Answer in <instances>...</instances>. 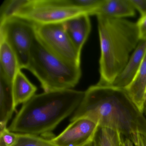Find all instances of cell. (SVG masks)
I'll return each mask as SVG.
<instances>
[{
  "label": "cell",
  "mask_w": 146,
  "mask_h": 146,
  "mask_svg": "<svg viewBox=\"0 0 146 146\" xmlns=\"http://www.w3.org/2000/svg\"><path fill=\"white\" fill-rule=\"evenodd\" d=\"M124 89L138 110L143 113L146 100V52L133 80Z\"/></svg>",
  "instance_id": "11"
},
{
  "label": "cell",
  "mask_w": 146,
  "mask_h": 146,
  "mask_svg": "<svg viewBox=\"0 0 146 146\" xmlns=\"http://www.w3.org/2000/svg\"><path fill=\"white\" fill-rule=\"evenodd\" d=\"M0 131H2L7 128L16 106L13 91V82L0 74Z\"/></svg>",
  "instance_id": "12"
},
{
  "label": "cell",
  "mask_w": 146,
  "mask_h": 146,
  "mask_svg": "<svg viewBox=\"0 0 146 146\" xmlns=\"http://www.w3.org/2000/svg\"><path fill=\"white\" fill-rule=\"evenodd\" d=\"M84 95V91L72 89L35 95L23 104L8 129L18 134H49L75 112Z\"/></svg>",
  "instance_id": "2"
},
{
  "label": "cell",
  "mask_w": 146,
  "mask_h": 146,
  "mask_svg": "<svg viewBox=\"0 0 146 146\" xmlns=\"http://www.w3.org/2000/svg\"><path fill=\"white\" fill-rule=\"evenodd\" d=\"M119 146H125V144L124 141L123 139V137L121 138V141L119 143Z\"/></svg>",
  "instance_id": "24"
},
{
  "label": "cell",
  "mask_w": 146,
  "mask_h": 146,
  "mask_svg": "<svg viewBox=\"0 0 146 146\" xmlns=\"http://www.w3.org/2000/svg\"><path fill=\"white\" fill-rule=\"evenodd\" d=\"M140 40L146 39V16L141 17L137 23Z\"/></svg>",
  "instance_id": "20"
},
{
  "label": "cell",
  "mask_w": 146,
  "mask_h": 146,
  "mask_svg": "<svg viewBox=\"0 0 146 146\" xmlns=\"http://www.w3.org/2000/svg\"><path fill=\"white\" fill-rule=\"evenodd\" d=\"M13 146H56L51 141V140H47L38 135L18 134L17 139Z\"/></svg>",
  "instance_id": "17"
},
{
  "label": "cell",
  "mask_w": 146,
  "mask_h": 146,
  "mask_svg": "<svg viewBox=\"0 0 146 146\" xmlns=\"http://www.w3.org/2000/svg\"><path fill=\"white\" fill-rule=\"evenodd\" d=\"M82 117L117 131L132 143L138 133L146 137V118L124 88L98 84L90 87L70 122Z\"/></svg>",
  "instance_id": "1"
},
{
  "label": "cell",
  "mask_w": 146,
  "mask_h": 146,
  "mask_svg": "<svg viewBox=\"0 0 146 146\" xmlns=\"http://www.w3.org/2000/svg\"><path fill=\"white\" fill-rule=\"evenodd\" d=\"M135 10L130 0H103L93 15L123 19L134 17L135 15Z\"/></svg>",
  "instance_id": "13"
},
{
  "label": "cell",
  "mask_w": 146,
  "mask_h": 146,
  "mask_svg": "<svg viewBox=\"0 0 146 146\" xmlns=\"http://www.w3.org/2000/svg\"><path fill=\"white\" fill-rule=\"evenodd\" d=\"M19 70L18 61L14 51L4 39L0 38V74L13 82Z\"/></svg>",
  "instance_id": "14"
},
{
  "label": "cell",
  "mask_w": 146,
  "mask_h": 146,
  "mask_svg": "<svg viewBox=\"0 0 146 146\" xmlns=\"http://www.w3.org/2000/svg\"><path fill=\"white\" fill-rule=\"evenodd\" d=\"M101 55L98 84L111 85L124 69L140 42L137 23L98 16Z\"/></svg>",
  "instance_id": "3"
},
{
  "label": "cell",
  "mask_w": 146,
  "mask_h": 146,
  "mask_svg": "<svg viewBox=\"0 0 146 146\" xmlns=\"http://www.w3.org/2000/svg\"><path fill=\"white\" fill-rule=\"evenodd\" d=\"M36 36V24L25 19L12 17L0 23V38L15 52L20 70L27 69Z\"/></svg>",
  "instance_id": "6"
},
{
  "label": "cell",
  "mask_w": 146,
  "mask_h": 146,
  "mask_svg": "<svg viewBox=\"0 0 146 146\" xmlns=\"http://www.w3.org/2000/svg\"><path fill=\"white\" fill-rule=\"evenodd\" d=\"M135 10L141 14V17L146 16V0H130Z\"/></svg>",
  "instance_id": "19"
},
{
  "label": "cell",
  "mask_w": 146,
  "mask_h": 146,
  "mask_svg": "<svg viewBox=\"0 0 146 146\" xmlns=\"http://www.w3.org/2000/svg\"><path fill=\"white\" fill-rule=\"evenodd\" d=\"M122 137L117 131L99 127L94 139L96 146H119Z\"/></svg>",
  "instance_id": "16"
},
{
  "label": "cell",
  "mask_w": 146,
  "mask_h": 146,
  "mask_svg": "<svg viewBox=\"0 0 146 146\" xmlns=\"http://www.w3.org/2000/svg\"><path fill=\"white\" fill-rule=\"evenodd\" d=\"M146 52V39L140 41L123 71L109 86L124 89L133 80Z\"/></svg>",
  "instance_id": "10"
},
{
  "label": "cell",
  "mask_w": 146,
  "mask_h": 146,
  "mask_svg": "<svg viewBox=\"0 0 146 146\" xmlns=\"http://www.w3.org/2000/svg\"><path fill=\"white\" fill-rule=\"evenodd\" d=\"M135 146H146V138L142 136H139L134 143Z\"/></svg>",
  "instance_id": "21"
},
{
  "label": "cell",
  "mask_w": 146,
  "mask_h": 146,
  "mask_svg": "<svg viewBox=\"0 0 146 146\" xmlns=\"http://www.w3.org/2000/svg\"><path fill=\"white\" fill-rule=\"evenodd\" d=\"M125 144V146H133V143L129 139L125 138V140L124 141Z\"/></svg>",
  "instance_id": "22"
},
{
  "label": "cell",
  "mask_w": 146,
  "mask_h": 146,
  "mask_svg": "<svg viewBox=\"0 0 146 146\" xmlns=\"http://www.w3.org/2000/svg\"><path fill=\"white\" fill-rule=\"evenodd\" d=\"M37 88L32 84L21 71H18L13 82V91L16 107L25 103L35 95Z\"/></svg>",
  "instance_id": "15"
},
{
  "label": "cell",
  "mask_w": 146,
  "mask_h": 146,
  "mask_svg": "<svg viewBox=\"0 0 146 146\" xmlns=\"http://www.w3.org/2000/svg\"><path fill=\"white\" fill-rule=\"evenodd\" d=\"M27 69L37 78L45 92L70 89L78 84L82 76L80 66L54 55L41 42L36 34Z\"/></svg>",
  "instance_id": "4"
},
{
  "label": "cell",
  "mask_w": 146,
  "mask_h": 146,
  "mask_svg": "<svg viewBox=\"0 0 146 146\" xmlns=\"http://www.w3.org/2000/svg\"><path fill=\"white\" fill-rule=\"evenodd\" d=\"M96 146V143L95 139H94V140L91 141L90 142L87 143V144H86V145H84V146Z\"/></svg>",
  "instance_id": "23"
},
{
  "label": "cell",
  "mask_w": 146,
  "mask_h": 146,
  "mask_svg": "<svg viewBox=\"0 0 146 146\" xmlns=\"http://www.w3.org/2000/svg\"><path fill=\"white\" fill-rule=\"evenodd\" d=\"M143 113H146V101H145V104H144V110H143Z\"/></svg>",
  "instance_id": "25"
},
{
  "label": "cell",
  "mask_w": 146,
  "mask_h": 146,
  "mask_svg": "<svg viewBox=\"0 0 146 146\" xmlns=\"http://www.w3.org/2000/svg\"><path fill=\"white\" fill-rule=\"evenodd\" d=\"M63 24L72 41L81 52L91 31L89 15L81 14L66 20Z\"/></svg>",
  "instance_id": "9"
},
{
  "label": "cell",
  "mask_w": 146,
  "mask_h": 146,
  "mask_svg": "<svg viewBox=\"0 0 146 146\" xmlns=\"http://www.w3.org/2000/svg\"><path fill=\"white\" fill-rule=\"evenodd\" d=\"M17 137V133L10 131L7 128L0 131V146H14Z\"/></svg>",
  "instance_id": "18"
},
{
  "label": "cell",
  "mask_w": 146,
  "mask_h": 146,
  "mask_svg": "<svg viewBox=\"0 0 146 146\" xmlns=\"http://www.w3.org/2000/svg\"><path fill=\"white\" fill-rule=\"evenodd\" d=\"M36 34L41 42L54 55L66 62L80 66L81 52L72 41L63 23L36 24Z\"/></svg>",
  "instance_id": "7"
},
{
  "label": "cell",
  "mask_w": 146,
  "mask_h": 146,
  "mask_svg": "<svg viewBox=\"0 0 146 146\" xmlns=\"http://www.w3.org/2000/svg\"><path fill=\"white\" fill-rule=\"evenodd\" d=\"M98 128V125L92 120L80 118L51 141L56 146H83L94 139Z\"/></svg>",
  "instance_id": "8"
},
{
  "label": "cell",
  "mask_w": 146,
  "mask_h": 146,
  "mask_svg": "<svg viewBox=\"0 0 146 146\" xmlns=\"http://www.w3.org/2000/svg\"><path fill=\"white\" fill-rule=\"evenodd\" d=\"M82 14L87 13L77 7L75 0H27L15 17L47 25L63 23Z\"/></svg>",
  "instance_id": "5"
}]
</instances>
